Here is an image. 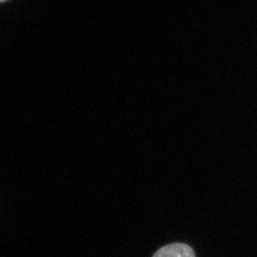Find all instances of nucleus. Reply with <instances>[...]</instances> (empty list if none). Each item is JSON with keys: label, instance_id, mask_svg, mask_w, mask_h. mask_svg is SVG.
I'll use <instances>...</instances> for the list:
<instances>
[{"label": "nucleus", "instance_id": "1", "mask_svg": "<svg viewBox=\"0 0 257 257\" xmlns=\"http://www.w3.org/2000/svg\"><path fill=\"white\" fill-rule=\"evenodd\" d=\"M153 257H196V255L189 245L174 243L161 248Z\"/></svg>", "mask_w": 257, "mask_h": 257}, {"label": "nucleus", "instance_id": "2", "mask_svg": "<svg viewBox=\"0 0 257 257\" xmlns=\"http://www.w3.org/2000/svg\"><path fill=\"white\" fill-rule=\"evenodd\" d=\"M6 0H0V3L5 2Z\"/></svg>", "mask_w": 257, "mask_h": 257}]
</instances>
